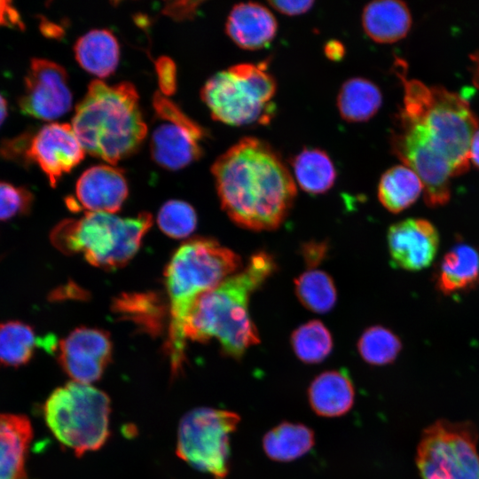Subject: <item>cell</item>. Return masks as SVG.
Listing matches in <instances>:
<instances>
[{"label": "cell", "instance_id": "cell-1", "mask_svg": "<svg viewBox=\"0 0 479 479\" xmlns=\"http://www.w3.org/2000/svg\"><path fill=\"white\" fill-rule=\"evenodd\" d=\"M221 206L237 225L278 228L293 206L296 186L279 153L256 137H243L211 168Z\"/></svg>", "mask_w": 479, "mask_h": 479}, {"label": "cell", "instance_id": "cell-2", "mask_svg": "<svg viewBox=\"0 0 479 479\" xmlns=\"http://www.w3.org/2000/svg\"><path fill=\"white\" fill-rule=\"evenodd\" d=\"M275 269L272 256L258 252L250 257L242 271L195 299L178 330L167 342V351L174 372L183 363L186 340L205 342L215 338L224 354L236 359L260 342L258 331L249 315L248 302L251 294Z\"/></svg>", "mask_w": 479, "mask_h": 479}, {"label": "cell", "instance_id": "cell-3", "mask_svg": "<svg viewBox=\"0 0 479 479\" xmlns=\"http://www.w3.org/2000/svg\"><path fill=\"white\" fill-rule=\"evenodd\" d=\"M401 78L404 94L395 130L444 160L454 177L465 173L470 142L478 130V118L468 102L443 86Z\"/></svg>", "mask_w": 479, "mask_h": 479}, {"label": "cell", "instance_id": "cell-4", "mask_svg": "<svg viewBox=\"0 0 479 479\" xmlns=\"http://www.w3.org/2000/svg\"><path fill=\"white\" fill-rule=\"evenodd\" d=\"M72 128L85 153L112 165L136 152L147 133L138 94L129 82L92 81L75 107Z\"/></svg>", "mask_w": 479, "mask_h": 479}, {"label": "cell", "instance_id": "cell-5", "mask_svg": "<svg viewBox=\"0 0 479 479\" xmlns=\"http://www.w3.org/2000/svg\"><path fill=\"white\" fill-rule=\"evenodd\" d=\"M151 225L149 213L122 218L110 213L88 212L79 219L59 223L51 239L63 253H80L90 264L111 270L129 263Z\"/></svg>", "mask_w": 479, "mask_h": 479}, {"label": "cell", "instance_id": "cell-6", "mask_svg": "<svg viewBox=\"0 0 479 479\" xmlns=\"http://www.w3.org/2000/svg\"><path fill=\"white\" fill-rule=\"evenodd\" d=\"M240 266V257L216 240L197 238L184 243L165 271L170 301L169 336L177 333L199 295L219 286Z\"/></svg>", "mask_w": 479, "mask_h": 479}, {"label": "cell", "instance_id": "cell-7", "mask_svg": "<svg viewBox=\"0 0 479 479\" xmlns=\"http://www.w3.org/2000/svg\"><path fill=\"white\" fill-rule=\"evenodd\" d=\"M110 400L98 389L75 381L61 386L43 405L48 428L77 456L102 447L109 436Z\"/></svg>", "mask_w": 479, "mask_h": 479}, {"label": "cell", "instance_id": "cell-8", "mask_svg": "<svg viewBox=\"0 0 479 479\" xmlns=\"http://www.w3.org/2000/svg\"><path fill=\"white\" fill-rule=\"evenodd\" d=\"M277 84L263 64L242 63L217 72L201 90L212 117L232 126L266 124Z\"/></svg>", "mask_w": 479, "mask_h": 479}, {"label": "cell", "instance_id": "cell-9", "mask_svg": "<svg viewBox=\"0 0 479 479\" xmlns=\"http://www.w3.org/2000/svg\"><path fill=\"white\" fill-rule=\"evenodd\" d=\"M478 431L470 421L438 420L424 429L416 464L422 479H479Z\"/></svg>", "mask_w": 479, "mask_h": 479}, {"label": "cell", "instance_id": "cell-10", "mask_svg": "<svg viewBox=\"0 0 479 479\" xmlns=\"http://www.w3.org/2000/svg\"><path fill=\"white\" fill-rule=\"evenodd\" d=\"M239 421V415L232 412L207 407L193 409L180 421L177 455L215 479H225L229 471L230 436Z\"/></svg>", "mask_w": 479, "mask_h": 479}, {"label": "cell", "instance_id": "cell-11", "mask_svg": "<svg viewBox=\"0 0 479 479\" xmlns=\"http://www.w3.org/2000/svg\"><path fill=\"white\" fill-rule=\"evenodd\" d=\"M0 152L4 158L37 164L52 186L85 155L72 125L59 122L43 125L33 133H24L5 141Z\"/></svg>", "mask_w": 479, "mask_h": 479}, {"label": "cell", "instance_id": "cell-12", "mask_svg": "<svg viewBox=\"0 0 479 479\" xmlns=\"http://www.w3.org/2000/svg\"><path fill=\"white\" fill-rule=\"evenodd\" d=\"M153 104L161 122L151 137L154 161L165 169L177 170L198 160L202 154L201 127L161 93L154 94Z\"/></svg>", "mask_w": 479, "mask_h": 479}, {"label": "cell", "instance_id": "cell-13", "mask_svg": "<svg viewBox=\"0 0 479 479\" xmlns=\"http://www.w3.org/2000/svg\"><path fill=\"white\" fill-rule=\"evenodd\" d=\"M19 106L24 114L45 121L58 119L68 112L72 94L65 68L48 59H33Z\"/></svg>", "mask_w": 479, "mask_h": 479}, {"label": "cell", "instance_id": "cell-14", "mask_svg": "<svg viewBox=\"0 0 479 479\" xmlns=\"http://www.w3.org/2000/svg\"><path fill=\"white\" fill-rule=\"evenodd\" d=\"M56 349L66 373L75 382L90 384L100 379L110 362L112 342L103 330L79 327L61 340Z\"/></svg>", "mask_w": 479, "mask_h": 479}, {"label": "cell", "instance_id": "cell-15", "mask_svg": "<svg viewBox=\"0 0 479 479\" xmlns=\"http://www.w3.org/2000/svg\"><path fill=\"white\" fill-rule=\"evenodd\" d=\"M387 238L392 263L406 271L427 268L439 247L437 230L429 221L420 218H408L392 224Z\"/></svg>", "mask_w": 479, "mask_h": 479}, {"label": "cell", "instance_id": "cell-16", "mask_svg": "<svg viewBox=\"0 0 479 479\" xmlns=\"http://www.w3.org/2000/svg\"><path fill=\"white\" fill-rule=\"evenodd\" d=\"M75 194L82 208L90 212L114 214L120 210L128 195L122 171L110 165H97L79 177Z\"/></svg>", "mask_w": 479, "mask_h": 479}, {"label": "cell", "instance_id": "cell-17", "mask_svg": "<svg viewBox=\"0 0 479 479\" xmlns=\"http://www.w3.org/2000/svg\"><path fill=\"white\" fill-rule=\"evenodd\" d=\"M277 20L272 12L258 3H240L229 13L225 30L229 37L244 50L266 47L276 35Z\"/></svg>", "mask_w": 479, "mask_h": 479}, {"label": "cell", "instance_id": "cell-18", "mask_svg": "<svg viewBox=\"0 0 479 479\" xmlns=\"http://www.w3.org/2000/svg\"><path fill=\"white\" fill-rule=\"evenodd\" d=\"M32 436L26 416L0 412V479H27L26 459Z\"/></svg>", "mask_w": 479, "mask_h": 479}, {"label": "cell", "instance_id": "cell-19", "mask_svg": "<svg viewBox=\"0 0 479 479\" xmlns=\"http://www.w3.org/2000/svg\"><path fill=\"white\" fill-rule=\"evenodd\" d=\"M365 34L374 42L391 43L404 38L412 26V15L405 3L399 0H376L362 12Z\"/></svg>", "mask_w": 479, "mask_h": 479}, {"label": "cell", "instance_id": "cell-20", "mask_svg": "<svg viewBox=\"0 0 479 479\" xmlns=\"http://www.w3.org/2000/svg\"><path fill=\"white\" fill-rule=\"evenodd\" d=\"M355 397L353 384L340 371H326L316 377L309 388V401L313 411L324 417L345 414Z\"/></svg>", "mask_w": 479, "mask_h": 479}, {"label": "cell", "instance_id": "cell-21", "mask_svg": "<svg viewBox=\"0 0 479 479\" xmlns=\"http://www.w3.org/2000/svg\"><path fill=\"white\" fill-rule=\"evenodd\" d=\"M55 350L54 337H37L34 329L20 321L0 322V364L19 367L28 363L36 348Z\"/></svg>", "mask_w": 479, "mask_h": 479}, {"label": "cell", "instance_id": "cell-22", "mask_svg": "<svg viewBox=\"0 0 479 479\" xmlns=\"http://www.w3.org/2000/svg\"><path fill=\"white\" fill-rule=\"evenodd\" d=\"M75 55L84 70L104 78L114 72L119 62L120 48L110 31L92 29L77 40Z\"/></svg>", "mask_w": 479, "mask_h": 479}, {"label": "cell", "instance_id": "cell-23", "mask_svg": "<svg viewBox=\"0 0 479 479\" xmlns=\"http://www.w3.org/2000/svg\"><path fill=\"white\" fill-rule=\"evenodd\" d=\"M478 275V251L467 244H457L441 261L436 286L443 294H451L471 287Z\"/></svg>", "mask_w": 479, "mask_h": 479}, {"label": "cell", "instance_id": "cell-24", "mask_svg": "<svg viewBox=\"0 0 479 479\" xmlns=\"http://www.w3.org/2000/svg\"><path fill=\"white\" fill-rule=\"evenodd\" d=\"M382 96L378 86L368 79L354 77L341 87L337 106L343 120L362 122L370 120L380 109Z\"/></svg>", "mask_w": 479, "mask_h": 479}, {"label": "cell", "instance_id": "cell-25", "mask_svg": "<svg viewBox=\"0 0 479 479\" xmlns=\"http://www.w3.org/2000/svg\"><path fill=\"white\" fill-rule=\"evenodd\" d=\"M423 192L417 174L405 165L387 169L378 185V198L384 208L398 213L412 206Z\"/></svg>", "mask_w": 479, "mask_h": 479}, {"label": "cell", "instance_id": "cell-26", "mask_svg": "<svg viewBox=\"0 0 479 479\" xmlns=\"http://www.w3.org/2000/svg\"><path fill=\"white\" fill-rule=\"evenodd\" d=\"M295 180L306 192L319 194L334 184L336 170L328 154L318 148H306L293 160Z\"/></svg>", "mask_w": 479, "mask_h": 479}, {"label": "cell", "instance_id": "cell-27", "mask_svg": "<svg viewBox=\"0 0 479 479\" xmlns=\"http://www.w3.org/2000/svg\"><path fill=\"white\" fill-rule=\"evenodd\" d=\"M314 444L313 432L306 426L283 422L263 437V446L269 458L291 461L307 453Z\"/></svg>", "mask_w": 479, "mask_h": 479}, {"label": "cell", "instance_id": "cell-28", "mask_svg": "<svg viewBox=\"0 0 479 479\" xmlns=\"http://www.w3.org/2000/svg\"><path fill=\"white\" fill-rule=\"evenodd\" d=\"M294 289L301 303L313 312L326 313L335 305L336 288L326 271H304L294 280Z\"/></svg>", "mask_w": 479, "mask_h": 479}, {"label": "cell", "instance_id": "cell-29", "mask_svg": "<svg viewBox=\"0 0 479 479\" xmlns=\"http://www.w3.org/2000/svg\"><path fill=\"white\" fill-rule=\"evenodd\" d=\"M291 344L301 361L316 364L323 361L331 353L333 338L321 321L311 320L293 332Z\"/></svg>", "mask_w": 479, "mask_h": 479}, {"label": "cell", "instance_id": "cell-30", "mask_svg": "<svg viewBox=\"0 0 479 479\" xmlns=\"http://www.w3.org/2000/svg\"><path fill=\"white\" fill-rule=\"evenodd\" d=\"M401 348L399 338L381 326L367 328L357 342V349L362 358L373 365H383L393 362Z\"/></svg>", "mask_w": 479, "mask_h": 479}, {"label": "cell", "instance_id": "cell-31", "mask_svg": "<svg viewBox=\"0 0 479 479\" xmlns=\"http://www.w3.org/2000/svg\"><path fill=\"white\" fill-rule=\"evenodd\" d=\"M114 310L154 332L161 326L162 306L153 294H123L114 303Z\"/></svg>", "mask_w": 479, "mask_h": 479}, {"label": "cell", "instance_id": "cell-32", "mask_svg": "<svg viewBox=\"0 0 479 479\" xmlns=\"http://www.w3.org/2000/svg\"><path fill=\"white\" fill-rule=\"evenodd\" d=\"M157 222L161 230L167 235L181 239L191 234L197 223L194 209L188 203L171 200L160 209Z\"/></svg>", "mask_w": 479, "mask_h": 479}, {"label": "cell", "instance_id": "cell-33", "mask_svg": "<svg viewBox=\"0 0 479 479\" xmlns=\"http://www.w3.org/2000/svg\"><path fill=\"white\" fill-rule=\"evenodd\" d=\"M32 201L33 195L27 189L0 181V220L27 213Z\"/></svg>", "mask_w": 479, "mask_h": 479}, {"label": "cell", "instance_id": "cell-34", "mask_svg": "<svg viewBox=\"0 0 479 479\" xmlns=\"http://www.w3.org/2000/svg\"><path fill=\"white\" fill-rule=\"evenodd\" d=\"M156 72L159 79L161 92L170 95L176 89V67L174 62L167 58H159L156 62Z\"/></svg>", "mask_w": 479, "mask_h": 479}, {"label": "cell", "instance_id": "cell-35", "mask_svg": "<svg viewBox=\"0 0 479 479\" xmlns=\"http://www.w3.org/2000/svg\"><path fill=\"white\" fill-rule=\"evenodd\" d=\"M269 4L272 8L279 12L288 15L295 16L302 14L308 12L313 5L314 2L310 0L307 1H269Z\"/></svg>", "mask_w": 479, "mask_h": 479}, {"label": "cell", "instance_id": "cell-36", "mask_svg": "<svg viewBox=\"0 0 479 479\" xmlns=\"http://www.w3.org/2000/svg\"><path fill=\"white\" fill-rule=\"evenodd\" d=\"M200 2H170L164 8V12L176 20L189 19L194 15Z\"/></svg>", "mask_w": 479, "mask_h": 479}, {"label": "cell", "instance_id": "cell-37", "mask_svg": "<svg viewBox=\"0 0 479 479\" xmlns=\"http://www.w3.org/2000/svg\"><path fill=\"white\" fill-rule=\"evenodd\" d=\"M0 26L23 27V23L17 10L11 2L0 1Z\"/></svg>", "mask_w": 479, "mask_h": 479}, {"label": "cell", "instance_id": "cell-38", "mask_svg": "<svg viewBox=\"0 0 479 479\" xmlns=\"http://www.w3.org/2000/svg\"><path fill=\"white\" fill-rule=\"evenodd\" d=\"M303 256L309 265H315L322 260L326 247L323 243H308L302 247Z\"/></svg>", "mask_w": 479, "mask_h": 479}, {"label": "cell", "instance_id": "cell-39", "mask_svg": "<svg viewBox=\"0 0 479 479\" xmlns=\"http://www.w3.org/2000/svg\"><path fill=\"white\" fill-rule=\"evenodd\" d=\"M325 53L332 60L338 61L342 59L345 53L344 45L336 40L329 41L325 45Z\"/></svg>", "mask_w": 479, "mask_h": 479}, {"label": "cell", "instance_id": "cell-40", "mask_svg": "<svg viewBox=\"0 0 479 479\" xmlns=\"http://www.w3.org/2000/svg\"><path fill=\"white\" fill-rule=\"evenodd\" d=\"M469 161L479 169V129L475 132L470 142Z\"/></svg>", "mask_w": 479, "mask_h": 479}, {"label": "cell", "instance_id": "cell-41", "mask_svg": "<svg viewBox=\"0 0 479 479\" xmlns=\"http://www.w3.org/2000/svg\"><path fill=\"white\" fill-rule=\"evenodd\" d=\"M472 59L475 62L474 82L479 87V51L472 57Z\"/></svg>", "mask_w": 479, "mask_h": 479}, {"label": "cell", "instance_id": "cell-42", "mask_svg": "<svg viewBox=\"0 0 479 479\" xmlns=\"http://www.w3.org/2000/svg\"><path fill=\"white\" fill-rule=\"evenodd\" d=\"M7 115V103L5 98L0 94V125L4 122Z\"/></svg>", "mask_w": 479, "mask_h": 479}]
</instances>
